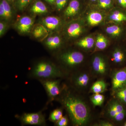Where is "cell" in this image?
<instances>
[{
	"mask_svg": "<svg viewBox=\"0 0 126 126\" xmlns=\"http://www.w3.org/2000/svg\"><path fill=\"white\" fill-rule=\"evenodd\" d=\"M59 99L65 109L72 124L75 126L87 124L91 119L90 109L86 102L77 94L65 89Z\"/></svg>",
	"mask_w": 126,
	"mask_h": 126,
	"instance_id": "obj_1",
	"label": "cell"
},
{
	"mask_svg": "<svg viewBox=\"0 0 126 126\" xmlns=\"http://www.w3.org/2000/svg\"><path fill=\"white\" fill-rule=\"evenodd\" d=\"M64 72L52 63L42 61L35 65L30 74L32 78L42 80L62 78L65 74Z\"/></svg>",
	"mask_w": 126,
	"mask_h": 126,
	"instance_id": "obj_2",
	"label": "cell"
},
{
	"mask_svg": "<svg viewBox=\"0 0 126 126\" xmlns=\"http://www.w3.org/2000/svg\"><path fill=\"white\" fill-rule=\"evenodd\" d=\"M60 59L68 69L74 68L81 64L84 60V56L77 51H67L60 56Z\"/></svg>",
	"mask_w": 126,
	"mask_h": 126,
	"instance_id": "obj_3",
	"label": "cell"
},
{
	"mask_svg": "<svg viewBox=\"0 0 126 126\" xmlns=\"http://www.w3.org/2000/svg\"><path fill=\"white\" fill-rule=\"evenodd\" d=\"M91 80V75L87 71H78L71 77V83L76 90L83 91L89 86Z\"/></svg>",
	"mask_w": 126,
	"mask_h": 126,
	"instance_id": "obj_4",
	"label": "cell"
},
{
	"mask_svg": "<svg viewBox=\"0 0 126 126\" xmlns=\"http://www.w3.org/2000/svg\"><path fill=\"white\" fill-rule=\"evenodd\" d=\"M92 73L97 77L106 76L109 72L108 64L106 59L99 55H95L92 63Z\"/></svg>",
	"mask_w": 126,
	"mask_h": 126,
	"instance_id": "obj_5",
	"label": "cell"
},
{
	"mask_svg": "<svg viewBox=\"0 0 126 126\" xmlns=\"http://www.w3.org/2000/svg\"><path fill=\"white\" fill-rule=\"evenodd\" d=\"M112 90L115 94L126 87V66L113 71L111 76Z\"/></svg>",
	"mask_w": 126,
	"mask_h": 126,
	"instance_id": "obj_6",
	"label": "cell"
},
{
	"mask_svg": "<svg viewBox=\"0 0 126 126\" xmlns=\"http://www.w3.org/2000/svg\"><path fill=\"white\" fill-rule=\"evenodd\" d=\"M41 82L50 99H54L60 96L63 90L59 80L51 79L42 80Z\"/></svg>",
	"mask_w": 126,
	"mask_h": 126,
	"instance_id": "obj_7",
	"label": "cell"
},
{
	"mask_svg": "<svg viewBox=\"0 0 126 126\" xmlns=\"http://www.w3.org/2000/svg\"><path fill=\"white\" fill-rule=\"evenodd\" d=\"M20 119L25 125L41 126L45 124V118L41 112L24 113L21 117Z\"/></svg>",
	"mask_w": 126,
	"mask_h": 126,
	"instance_id": "obj_8",
	"label": "cell"
},
{
	"mask_svg": "<svg viewBox=\"0 0 126 126\" xmlns=\"http://www.w3.org/2000/svg\"><path fill=\"white\" fill-rule=\"evenodd\" d=\"M111 60L119 68L126 66V48L118 47L113 51Z\"/></svg>",
	"mask_w": 126,
	"mask_h": 126,
	"instance_id": "obj_9",
	"label": "cell"
},
{
	"mask_svg": "<svg viewBox=\"0 0 126 126\" xmlns=\"http://www.w3.org/2000/svg\"><path fill=\"white\" fill-rule=\"evenodd\" d=\"M34 23L33 18L28 16L21 17L16 25V29L22 33H29L31 30Z\"/></svg>",
	"mask_w": 126,
	"mask_h": 126,
	"instance_id": "obj_10",
	"label": "cell"
},
{
	"mask_svg": "<svg viewBox=\"0 0 126 126\" xmlns=\"http://www.w3.org/2000/svg\"><path fill=\"white\" fill-rule=\"evenodd\" d=\"M42 24L46 29L52 31L58 29L61 24V21L56 16H48L42 20Z\"/></svg>",
	"mask_w": 126,
	"mask_h": 126,
	"instance_id": "obj_11",
	"label": "cell"
},
{
	"mask_svg": "<svg viewBox=\"0 0 126 126\" xmlns=\"http://www.w3.org/2000/svg\"><path fill=\"white\" fill-rule=\"evenodd\" d=\"M106 32L108 34L115 37L124 36L126 34V26L113 25L107 27Z\"/></svg>",
	"mask_w": 126,
	"mask_h": 126,
	"instance_id": "obj_12",
	"label": "cell"
},
{
	"mask_svg": "<svg viewBox=\"0 0 126 126\" xmlns=\"http://www.w3.org/2000/svg\"><path fill=\"white\" fill-rule=\"evenodd\" d=\"M82 26L80 23L74 22L69 24L67 29V34L69 37L76 38L79 36L82 32Z\"/></svg>",
	"mask_w": 126,
	"mask_h": 126,
	"instance_id": "obj_13",
	"label": "cell"
},
{
	"mask_svg": "<svg viewBox=\"0 0 126 126\" xmlns=\"http://www.w3.org/2000/svg\"><path fill=\"white\" fill-rule=\"evenodd\" d=\"M80 8V4L77 0L70 1L64 12V15L67 17H72L78 14Z\"/></svg>",
	"mask_w": 126,
	"mask_h": 126,
	"instance_id": "obj_14",
	"label": "cell"
},
{
	"mask_svg": "<svg viewBox=\"0 0 126 126\" xmlns=\"http://www.w3.org/2000/svg\"><path fill=\"white\" fill-rule=\"evenodd\" d=\"M109 19L116 23L124 25L126 23V11L116 10L110 15Z\"/></svg>",
	"mask_w": 126,
	"mask_h": 126,
	"instance_id": "obj_15",
	"label": "cell"
},
{
	"mask_svg": "<svg viewBox=\"0 0 126 126\" xmlns=\"http://www.w3.org/2000/svg\"><path fill=\"white\" fill-rule=\"evenodd\" d=\"M102 15L98 12H93L89 14L87 16V21L89 24L91 26H95L99 24L103 20Z\"/></svg>",
	"mask_w": 126,
	"mask_h": 126,
	"instance_id": "obj_16",
	"label": "cell"
},
{
	"mask_svg": "<svg viewBox=\"0 0 126 126\" xmlns=\"http://www.w3.org/2000/svg\"><path fill=\"white\" fill-rule=\"evenodd\" d=\"M45 44L49 49H56L61 45V39L58 35L49 36L46 39Z\"/></svg>",
	"mask_w": 126,
	"mask_h": 126,
	"instance_id": "obj_17",
	"label": "cell"
},
{
	"mask_svg": "<svg viewBox=\"0 0 126 126\" xmlns=\"http://www.w3.org/2000/svg\"><path fill=\"white\" fill-rule=\"evenodd\" d=\"M31 12L35 14H46L48 11V9L42 1L38 0L34 3L31 8Z\"/></svg>",
	"mask_w": 126,
	"mask_h": 126,
	"instance_id": "obj_18",
	"label": "cell"
},
{
	"mask_svg": "<svg viewBox=\"0 0 126 126\" xmlns=\"http://www.w3.org/2000/svg\"><path fill=\"white\" fill-rule=\"evenodd\" d=\"M107 83L103 79L95 82L91 87V91L94 94H101L104 92L107 88Z\"/></svg>",
	"mask_w": 126,
	"mask_h": 126,
	"instance_id": "obj_19",
	"label": "cell"
},
{
	"mask_svg": "<svg viewBox=\"0 0 126 126\" xmlns=\"http://www.w3.org/2000/svg\"><path fill=\"white\" fill-rule=\"evenodd\" d=\"M94 43L95 41L92 37L87 36L79 41L77 44L78 46L82 48L90 49L94 47Z\"/></svg>",
	"mask_w": 126,
	"mask_h": 126,
	"instance_id": "obj_20",
	"label": "cell"
},
{
	"mask_svg": "<svg viewBox=\"0 0 126 126\" xmlns=\"http://www.w3.org/2000/svg\"><path fill=\"white\" fill-rule=\"evenodd\" d=\"M108 41L102 34L97 36L95 42V50H101L105 49L108 45Z\"/></svg>",
	"mask_w": 126,
	"mask_h": 126,
	"instance_id": "obj_21",
	"label": "cell"
},
{
	"mask_svg": "<svg viewBox=\"0 0 126 126\" xmlns=\"http://www.w3.org/2000/svg\"><path fill=\"white\" fill-rule=\"evenodd\" d=\"M108 108L115 110L118 113L126 111L125 106L117 99L111 100L109 104Z\"/></svg>",
	"mask_w": 126,
	"mask_h": 126,
	"instance_id": "obj_22",
	"label": "cell"
},
{
	"mask_svg": "<svg viewBox=\"0 0 126 126\" xmlns=\"http://www.w3.org/2000/svg\"><path fill=\"white\" fill-rule=\"evenodd\" d=\"M116 98L124 106H126V87L118 90L115 93Z\"/></svg>",
	"mask_w": 126,
	"mask_h": 126,
	"instance_id": "obj_23",
	"label": "cell"
},
{
	"mask_svg": "<svg viewBox=\"0 0 126 126\" xmlns=\"http://www.w3.org/2000/svg\"><path fill=\"white\" fill-rule=\"evenodd\" d=\"M63 117V110L61 109H56L50 113L49 119L50 121L56 122Z\"/></svg>",
	"mask_w": 126,
	"mask_h": 126,
	"instance_id": "obj_24",
	"label": "cell"
},
{
	"mask_svg": "<svg viewBox=\"0 0 126 126\" xmlns=\"http://www.w3.org/2000/svg\"><path fill=\"white\" fill-rule=\"evenodd\" d=\"M104 100V96L101 94H94L91 98L92 102L95 106H101Z\"/></svg>",
	"mask_w": 126,
	"mask_h": 126,
	"instance_id": "obj_25",
	"label": "cell"
},
{
	"mask_svg": "<svg viewBox=\"0 0 126 126\" xmlns=\"http://www.w3.org/2000/svg\"><path fill=\"white\" fill-rule=\"evenodd\" d=\"M2 2L4 6L5 14V19L9 20L12 17V13L11 7L9 2L6 0H2L1 1Z\"/></svg>",
	"mask_w": 126,
	"mask_h": 126,
	"instance_id": "obj_26",
	"label": "cell"
},
{
	"mask_svg": "<svg viewBox=\"0 0 126 126\" xmlns=\"http://www.w3.org/2000/svg\"><path fill=\"white\" fill-rule=\"evenodd\" d=\"M46 30V29L44 26H38L34 29L32 34L36 38H40L45 33Z\"/></svg>",
	"mask_w": 126,
	"mask_h": 126,
	"instance_id": "obj_27",
	"label": "cell"
},
{
	"mask_svg": "<svg viewBox=\"0 0 126 126\" xmlns=\"http://www.w3.org/2000/svg\"><path fill=\"white\" fill-rule=\"evenodd\" d=\"M32 0H17L16 6L19 10L23 11L29 5Z\"/></svg>",
	"mask_w": 126,
	"mask_h": 126,
	"instance_id": "obj_28",
	"label": "cell"
},
{
	"mask_svg": "<svg viewBox=\"0 0 126 126\" xmlns=\"http://www.w3.org/2000/svg\"><path fill=\"white\" fill-rule=\"evenodd\" d=\"M126 117V111L118 113L112 119L117 122H120L123 121Z\"/></svg>",
	"mask_w": 126,
	"mask_h": 126,
	"instance_id": "obj_29",
	"label": "cell"
},
{
	"mask_svg": "<svg viewBox=\"0 0 126 126\" xmlns=\"http://www.w3.org/2000/svg\"><path fill=\"white\" fill-rule=\"evenodd\" d=\"M111 3V0H99L98 6L100 8L107 9L110 7Z\"/></svg>",
	"mask_w": 126,
	"mask_h": 126,
	"instance_id": "obj_30",
	"label": "cell"
},
{
	"mask_svg": "<svg viewBox=\"0 0 126 126\" xmlns=\"http://www.w3.org/2000/svg\"><path fill=\"white\" fill-rule=\"evenodd\" d=\"M67 0H56L55 4L56 9L59 11L61 10L64 7Z\"/></svg>",
	"mask_w": 126,
	"mask_h": 126,
	"instance_id": "obj_31",
	"label": "cell"
},
{
	"mask_svg": "<svg viewBox=\"0 0 126 126\" xmlns=\"http://www.w3.org/2000/svg\"><path fill=\"white\" fill-rule=\"evenodd\" d=\"M56 123L57 126H66L68 125V119L66 117H63Z\"/></svg>",
	"mask_w": 126,
	"mask_h": 126,
	"instance_id": "obj_32",
	"label": "cell"
},
{
	"mask_svg": "<svg viewBox=\"0 0 126 126\" xmlns=\"http://www.w3.org/2000/svg\"><path fill=\"white\" fill-rule=\"evenodd\" d=\"M7 27V25L5 22L1 21L0 23V36L1 37L5 33Z\"/></svg>",
	"mask_w": 126,
	"mask_h": 126,
	"instance_id": "obj_33",
	"label": "cell"
},
{
	"mask_svg": "<svg viewBox=\"0 0 126 126\" xmlns=\"http://www.w3.org/2000/svg\"><path fill=\"white\" fill-rule=\"evenodd\" d=\"M0 18L2 19H5V14L4 9L1 1L0 3Z\"/></svg>",
	"mask_w": 126,
	"mask_h": 126,
	"instance_id": "obj_34",
	"label": "cell"
},
{
	"mask_svg": "<svg viewBox=\"0 0 126 126\" xmlns=\"http://www.w3.org/2000/svg\"><path fill=\"white\" fill-rule=\"evenodd\" d=\"M117 1L121 7L126 11V0H117Z\"/></svg>",
	"mask_w": 126,
	"mask_h": 126,
	"instance_id": "obj_35",
	"label": "cell"
},
{
	"mask_svg": "<svg viewBox=\"0 0 126 126\" xmlns=\"http://www.w3.org/2000/svg\"><path fill=\"white\" fill-rule=\"evenodd\" d=\"M99 126H113L112 123L108 121H103L99 123Z\"/></svg>",
	"mask_w": 126,
	"mask_h": 126,
	"instance_id": "obj_36",
	"label": "cell"
},
{
	"mask_svg": "<svg viewBox=\"0 0 126 126\" xmlns=\"http://www.w3.org/2000/svg\"><path fill=\"white\" fill-rule=\"evenodd\" d=\"M45 0L48 3L51 4H53L54 3H55L56 0Z\"/></svg>",
	"mask_w": 126,
	"mask_h": 126,
	"instance_id": "obj_37",
	"label": "cell"
},
{
	"mask_svg": "<svg viewBox=\"0 0 126 126\" xmlns=\"http://www.w3.org/2000/svg\"><path fill=\"white\" fill-rule=\"evenodd\" d=\"M8 1H9L10 2H14L16 0H7Z\"/></svg>",
	"mask_w": 126,
	"mask_h": 126,
	"instance_id": "obj_38",
	"label": "cell"
},
{
	"mask_svg": "<svg viewBox=\"0 0 126 126\" xmlns=\"http://www.w3.org/2000/svg\"><path fill=\"white\" fill-rule=\"evenodd\" d=\"M91 1H97V0H91Z\"/></svg>",
	"mask_w": 126,
	"mask_h": 126,
	"instance_id": "obj_39",
	"label": "cell"
},
{
	"mask_svg": "<svg viewBox=\"0 0 126 126\" xmlns=\"http://www.w3.org/2000/svg\"><path fill=\"white\" fill-rule=\"evenodd\" d=\"M124 126H126V122L124 123Z\"/></svg>",
	"mask_w": 126,
	"mask_h": 126,
	"instance_id": "obj_40",
	"label": "cell"
},
{
	"mask_svg": "<svg viewBox=\"0 0 126 126\" xmlns=\"http://www.w3.org/2000/svg\"><path fill=\"white\" fill-rule=\"evenodd\" d=\"M98 0H97L98 1Z\"/></svg>",
	"mask_w": 126,
	"mask_h": 126,
	"instance_id": "obj_41",
	"label": "cell"
}]
</instances>
